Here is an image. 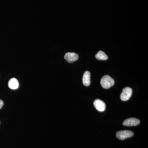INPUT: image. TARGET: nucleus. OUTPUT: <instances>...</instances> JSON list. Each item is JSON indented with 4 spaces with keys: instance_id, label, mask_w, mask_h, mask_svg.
Instances as JSON below:
<instances>
[{
    "instance_id": "5",
    "label": "nucleus",
    "mask_w": 148,
    "mask_h": 148,
    "mask_svg": "<svg viewBox=\"0 0 148 148\" xmlns=\"http://www.w3.org/2000/svg\"><path fill=\"white\" fill-rule=\"evenodd\" d=\"M93 105L96 110L100 112H104L106 108L105 103L100 99H96L93 103Z\"/></svg>"
},
{
    "instance_id": "3",
    "label": "nucleus",
    "mask_w": 148,
    "mask_h": 148,
    "mask_svg": "<svg viewBox=\"0 0 148 148\" xmlns=\"http://www.w3.org/2000/svg\"><path fill=\"white\" fill-rule=\"evenodd\" d=\"M132 89L130 87H125L123 88L121 94L120 98L122 101H125L129 100L132 95Z\"/></svg>"
},
{
    "instance_id": "9",
    "label": "nucleus",
    "mask_w": 148,
    "mask_h": 148,
    "mask_svg": "<svg viewBox=\"0 0 148 148\" xmlns=\"http://www.w3.org/2000/svg\"><path fill=\"white\" fill-rule=\"evenodd\" d=\"M95 57L99 60H107L108 59V56L105 52L102 51H98L95 55Z\"/></svg>"
},
{
    "instance_id": "10",
    "label": "nucleus",
    "mask_w": 148,
    "mask_h": 148,
    "mask_svg": "<svg viewBox=\"0 0 148 148\" xmlns=\"http://www.w3.org/2000/svg\"><path fill=\"white\" fill-rule=\"evenodd\" d=\"M4 103L3 102L2 100H1L0 99V109L1 108H2L3 106Z\"/></svg>"
},
{
    "instance_id": "4",
    "label": "nucleus",
    "mask_w": 148,
    "mask_h": 148,
    "mask_svg": "<svg viewBox=\"0 0 148 148\" xmlns=\"http://www.w3.org/2000/svg\"><path fill=\"white\" fill-rule=\"evenodd\" d=\"M140 120L135 118L127 119L123 121V125L125 126H134L140 124Z\"/></svg>"
},
{
    "instance_id": "1",
    "label": "nucleus",
    "mask_w": 148,
    "mask_h": 148,
    "mask_svg": "<svg viewBox=\"0 0 148 148\" xmlns=\"http://www.w3.org/2000/svg\"><path fill=\"white\" fill-rule=\"evenodd\" d=\"M101 84L103 88L108 89L114 85V81L110 76L106 75L101 79Z\"/></svg>"
},
{
    "instance_id": "2",
    "label": "nucleus",
    "mask_w": 148,
    "mask_h": 148,
    "mask_svg": "<svg viewBox=\"0 0 148 148\" xmlns=\"http://www.w3.org/2000/svg\"><path fill=\"white\" fill-rule=\"evenodd\" d=\"M134 135V133L131 131L128 130H121L117 132V138L120 140H124L127 138H131Z\"/></svg>"
},
{
    "instance_id": "7",
    "label": "nucleus",
    "mask_w": 148,
    "mask_h": 148,
    "mask_svg": "<svg viewBox=\"0 0 148 148\" xmlns=\"http://www.w3.org/2000/svg\"><path fill=\"white\" fill-rule=\"evenodd\" d=\"M83 84L85 86H88L90 84V73L88 71L84 73L83 76Z\"/></svg>"
},
{
    "instance_id": "8",
    "label": "nucleus",
    "mask_w": 148,
    "mask_h": 148,
    "mask_svg": "<svg viewBox=\"0 0 148 148\" xmlns=\"http://www.w3.org/2000/svg\"><path fill=\"white\" fill-rule=\"evenodd\" d=\"M8 86L11 89L15 90L17 89L19 86L18 81L15 78L10 79L9 81Z\"/></svg>"
},
{
    "instance_id": "6",
    "label": "nucleus",
    "mask_w": 148,
    "mask_h": 148,
    "mask_svg": "<svg viewBox=\"0 0 148 148\" xmlns=\"http://www.w3.org/2000/svg\"><path fill=\"white\" fill-rule=\"evenodd\" d=\"M78 58V55L74 52H68L64 56V58L70 63H73L77 61Z\"/></svg>"
}]
</instances>
